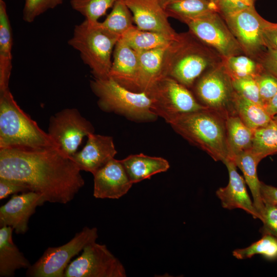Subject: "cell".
<instances>
[{"mask_svg":"<svg viewBox=\"0 0 277 277\" xmlns=\"http://www.w3.org/2000/svg\"><path fill=\"white\" fill-rule=\"evenodd\" d=\"M81 170L57 147L0 149V177L19 182L44 202L65 204L84 186Z\"/></svg>","mask_w":277,"mask_h":277,"instance_id":"cell-1","label":"cell"},{"mask_svg":"<svg viewBox=\"0 0 277 277\" xmlns=\"http://www.w3.org/2000/svg\"><path fill=\"white\" fill-rule=\"evenodd\" d=\"M222 62L219 53L188 31L178 33L168 47L163 72L165 76L190 88L204 73Z\"/></svg>","mask_w":277,"mask_h":277,"instance_id":"cell-2","label":"cell"},{"mask_svg":"<svg viewBox=\"0 0 277 277\" xmlns=\"http://www.w3.org/2000/svg\"><path fill=\"white\" fill-rule=\"evenodd\" d=\"M168 124L190 143L215 161L229 159L225 118L208 108L179 115Z\"/></svg>","mask_w":277,"mask_h":277,"instance_id":"cell-3","label":"cell"},{"mask_svg":"<svg viewBox=\"0 0 277 277\" xmlns=\"http://www.w3.org/2000/svg\"><path fill=\"white\" fill-rule=\"evenodd\" d=\"M53 147L57 146L19 107L9 89L0 92V149Z\"/></svg>","mask_w":277,"mask_h":277,"instance_id":"cell-4","label":"cell"},{"mask_svg":"<svg viewBox=\"0 0 277 277\" xmlns=\"http://www.w3.org/2000/svg\"><path fill=\"white\" fill-rule=\"evenodd\" d=\"M120 38L99 25L86 19L75 26L68 44L80 53L94 78H107L112 65L114 47Z\"/></svg>","mask_w":277,"mask_h":277,"instance_id":"cell-5","label":"cell"},{"mask_svg":"<svg viewBox=\"0 0 277 277\" xmlns=\"http://www.w3.org/2000/svg\"><path fill=\"white\" fill-rule=\"evenodd\" d=\"M90 86L98 97V107L104 111L138 122L154 121L158 117L152 111L151 99L145 92L130 91L110 77H94Z\"/></svg>","mask_w":277,"mask_h":277,"instance_id":"cell-6","label":"cell"},{"mask_svg":"<svg viewBox=\"0 0 277 277\" xmlns=\"http://www.w3.org/2000/svg\"><path fill=\"white\" fill-rule=\"evenodd\" d=\"M146 93L151 99L152 111L167 123L179 115L208 108L187 87L169 76L161 78Z\"/></svg>","mask_w":277,"mask_h":277,"instance_id":"cell-7","label":"cell"},{"mask_svg":"<svg viewBox=\"0 0 277 277\" xmlns=\"http://www.w3.org/2000/svg\"><path fill=\"white\" fill-rule=\"evenodd\" d=\"M98 238L96 227H85L68 242L58 247H48L43 255L27 269L29 277H64L71 259L89 243Z\"/></svg>","mask_w":277,"mask_h":277,"instance_id":"cell-8","label":"cell"},{"mask_svg":"<svg viewBox=\"0 0 277 277\" xmlns=\"http://www.w3.org/2000/svg\"><path fill=\"white\" fill-rule=\"evenodd\" d=\"M193 87L198 101L204 106L225 118L235 113L232 78L222 62L204 73Z\"/></svg>","mask_w":277,"mask_h":277,"instance_id":"cell-9","label":"cell"},{"mask_svg":"<svg viewBox=\"0 0 277 277\" xmlns=\"http://www.w3.org/2000/svg\"><path fill=\"white\" fill-rule=\"evenodd\" d=\"M125 268L105 245L88 244L68 265L64 277H125Z\"/></svg>","mask_w":277,"mask_h":277,"instance_id":"cell-10","label":"cell"},{"mask_svg":"<svg viewBox=\"0 0 277 277\" xmlns=\"http://www.w3.org/2000/svg\"><path fill=\"white\" fill-rule=\"evenodd\" d=\"M185 24L189 31L222 57L244 54L224 18L217 11L207 13Z\"/></svg>","mask_w":277,"mask_h":277,"instance_id":"cell-11","label":"cell"},{"mask_svg":"<svg viewBox=\"0 0 277 277\" xmlns=\"http://www.w3.org/2000/svg\"><path fill=\"white\" fill-rule=\"evenodd\" d=\"M223 18L244 54L256 60L266 49L264 33L271 23L263 18L254 5Z\"/></svg>","mask_w":277,"mask_h":277,"instance_id":"cell-12","label":"cell"},{"mask_svg":"<svg viewBox=\"0 0 277 277\" xmlns=\"http://www.w3.org/2000/svg\"><path fill=\"white\" fill-rule=\"evenodd\" d=\"M94 132L92 124L77 109L66 108L50 117L48 133L58 148L71 157L83 138Z\"/></svg>","mask_w":277,"mask_h":277,"instance_id":"cell-13","label":"cell"},{"mask_svg":"<svg viewBox=\"0 0 277 277\" xmlns=\"http://www.w3.org/2000/svg\"><path fill=\"white\" fill-rule=\"evenodd\" d=\"M44 203L42 196L34 191L14 194L0 207V227H11L16 234H25L28 230L30 217L36 207Z\"/></svg>","mask_w":277,"mask_h":277,"instance_id":"cell-14","label":"cell"},{"mask_svg":"<svg viewBox=\"0 0 277 277\" xmlns=\"http://www.w3.org/2000/svg\"><path fill=\"white\" fill-rule=\"evenodd\" d=\"M139 76L137 52L120 38L113 50L109 77L130 91L140 92Z\"/></svg>","mask_w":277,"mask_h":277,"instance_id":"cell-15","label":"cell"},{"mask_svg":"<svg viewBox=\"0 0 277 277\" xmlns=\"http://www.w3.org/2000/svg\"><path fill=\"white\" fill-rule=\"evenodd\" d=\"M93 175V196L97 199H118L131 188L130 181L120 160L114 158Z\"/></svg>","mask_w":277,"mask_h":277,"instance_id":"cell-16","label":"cell"},{"mask_svg":"<svg viewBox=\"0 0 277 277\" xmlns=\"http://www.w3.org/2000/svg\"><path fill=\"white\" fill-rule=\"evenodd\" d=\"M86 144L71 158L80 169L94 174L114 159L117 151L113 138L110 136L90 133Z\"/></svg>","mask_w":277,"mask_h":277,"instance_id":"cell-17","label":"cell"},{"mask_svg":"<svg viewBox=\"0 0 277 277\" xmlns=\"http://www.w3.org/2000/svg\"><path fill=\"white\" fill-rule=\"evenodd\" d=\"M132 12L134 23L139 29L158 32L175 36L164 8L159 0H123Z\"/></svg>","mask_w":277,"mask_h":277,"instance_id":"cell-18","label":"cell"},{"mask_svg":"<svg viewBox=\"0 0 277 277\" xmlns=\"http://www.w3.org/2000/svg\"><path fill=\"white\" fill-rule=\"evenodd\" d=\"M223 163L228 171L229 181L226 187L219 188L216 192L222 207L229 210L242 209L253 218L261 221V216L247 192L244 178L238 172L235 164L229 159Z\"/></svg>","mask_w":277,"mask_h":277,"instance_id":"cell-19","label":"cell"},{"mask_svg":"<svg viewBox=\"0 0 277 277\" xmlns=\"http://www.w3.org/2000/svg\"><path fill=\"white\" fill-rule=\"evenodd\" d=\"M13 229L9 226L0 228V276L12 277L16 270L28 269L31 265L12 240Z\"/></svg>","mask_w":277,"mask_h":277,"instance_id":"cell-20","label":"cell"},{"mask_svg":"<svg viewBox=\"0 0 277 277\" xmlns=\"http://www.w3.org/2000/svg\"><path fill=\"white\" fill-rule=\"evenodd\" d=\"M120 161L133 184L149 179L155 174L166 172L170 167L166 159L143 153L131 154Z\"/></svg>","mask_w":277,"mask_h":277,"instance_id":"cell-21","label":"cell"},{"mask_svg":"<svg viewBox=\"0 0 277 277\" xmlns=\"http://www.w3.org/2000/svg\"><path fill=\"white\" fill-rule=\"evenodd\" d=\"M169 46L137 52L140 64L139 89L140 92H148L161 78L164 58Z\"/></svg>","mask_w":277,"mask_h":277,"instance_id":"cell-22","label":"cell"},{"mask_svg":"<svg viewBox=\"0 0 277 277\" xmlns=\"http://www.w3.org/2000/svg\"><path fill=\"white\" fill-rule=\"evenodd\" d=\"M12 32L6 4L0 0V92L9 89L12 70Z\"/></svg>","mask_w":277,"mask_h":277,"instance_id":"cell-23","label":"cell"},{"mask_svg":"<svg viewBox=\"0 0 277 277\" xmlns=\"http://www.w3.org/2000/svg\"><path fill=\"white\" fill-rule=\"evenodd\" d=\"M227 143L229 159L251 150L254 131L247 127L236 115L232 114L225 118Z\"/></svg>","mask_w":277,"mask_h":277,"instance_id":"cell-24","label":"cell"},{"mask_svg":"<svg viewBox=\"0 0 277 277\" xmlns=\"http://www.w3.org/2000/svg\"><path fill=\"white\" fill-rule=\"evenodd\" d=\"M231 160L243 172L244 180L249 187L254 205L263 220L265 205L261 195V183L258 178L256 168L259 164L251 150L241 152Z\"/></svg>","mask_w":277,"mask_h":277,"instance_id":"cell-25","label":"cell"},{"mask_svg":"<svg viewBox=\"0 0 277 277\" xmlns=\"http://www.w3.org/2000/svg\"><path fill=\"white\" fill-rule=\"evenodd\" d=\"M177 35L171 36L158 32L143 30L134 26L121 38L134 50L141 52L167 46Z\"/></svg>","mask_w":277,"mask_h":277,"instance_id":"cell-26","label":"cell"},{"mask_svg":"<svg viewBox=\"0 0 277 277\" xmlns=\"http://www.w3.org/2000/svg\"><path fill=\"white\" fill-rule=\"evenodd\" d=\"M169 17L183 23L207 13L217 11L218 8L211 0H172L164 7Z\"/></svg>","mask_w":277,"mask_h":277,"instance_id":"cell-27","label":"cell"},{"mask_svg":"<svg viewBox=\"0 0 277 277\" xmlns=\"http://www.w3.org/2000/svg\"><path fill=\"white\" fill-rule=\"evenodd\" d=\"M233 104L235 114L247 127L253 131L265 126L272 120L263 106L235 92Z\"/></svg>","mask_w":277,"mask_h":277,"instance_id":"cell-28","label":"cell"},{"mask_svg":"<svg viewBox=\"0 0 277 277\" xmlns=\"http://www.w3.org/2000/svg\"><path fill=\"white\" fill-rule=\"evenodd\" d=\"M251 151L259 164L266 156L277 153V124L273 119L254 131Z\"/></svg>","mask_w":277,"mask_h":277,"instance_id":"cell-29","label":"cell"},{"mask_svg":"<svg viewBox=\"0 0 277 277\" xmlns=\"http://www.w3.org/2000/svg\"><path fill=\"white\" fill-rule=\"evenodd\" d=\"M132 12L123 0H117L105 19L99 25L113 35L121 38L130 28L134 26Z\"/></svg>","mask_w":277,"mask_h":277,"instance_id":"cell-30","label":"cell"},{"mask_svg":"<svg viewBox=\"0 0 277 277\" xmlns=\"http://www.w3.org/2000/svg\"><path fill=\"white\" fill-rule=\"evenodd\" d=\"M222 63L232 80L255 78L263 70L256 60L244 54L222 57Z\"/></svg>","mask_w":277,"mask_h":277,"instance_id":"cell-31","label":"cell"},{"mask_svg":"<svg viewBox=\"0 0 277 277\" xmlns=\"http://www.w3.org/2000/svg\"><path fill=\"white\" fill-rule=\"evenodd\" d=\"M232 254L239 260L250 259L260 254L268 260H275L277 259V239L270 234H263L259 241L246 248L233 250Z\"/></svg>","mask_w":277,"mask_h":277,"instance_id":"cell-32","label":"cell"},{"mask_svg":"<svg viewBox=\"0 0 277 277\" xmlns=\"http://www.w3.org/2000/svg\"><path fill=\"white\" fill-rule=\"evenodd\" d=\"M117 0H71V7L90 23H96Z\"/></svg>","mask_w":277,"mask_h":277,"instance_id":"cell-33","label":"cell"},{"mask_svg":"<svg viewBox=\"0 0 277 277\" xmlns=\"http://www.w3.org/2000/svg\"><path fill=\"white\" fill-rule=\"evenodd\" d=\"M64 0H26L23 11V19L32 23L39 15L63 3Z\"/></svg>","mask_w":277,"mask_h":277,"instance_id":"cell-34","label":"cell"},{"mask_svg":"<svg viewBox=\"0 0 277 277\" xmlns=\"http://www.w3.org/2000/svg\"><path fill=\"white\" fill-rule=\"evenodd\" d=\"M232 81L234 90L236 93L263 106L255 78H241Z\"/></svg>","mask_w":277,"mask_h":277,"instance_id":"cell-35","label":"cell"},{"mask_svg":"<svg viewBox=\"0 0 277 277\" xmlns=\"http://www.w3.org/2000/svg\"><path fill=\"white\" fill-rule=\"evenodd\" d=\"M255 79L264 106L277 93V77L263 69Z\"/></svg>","mask_w":277,"mask_h":277,"instance_id":"cell-36","label":"cell"},{"mask_svg":"<svg viewBox=\"0 0 277 277\" xmlns=\"http://www.w3.org/2000/svg\"><path fill=\"white\" fill-rule=\"evenodd\" d=\"M264 205L261 233L262 235H272L277 239V206L268 204Z\"/></svg>","mask_w":277,"mask_h":277,"instance_id":"cell-37","label":"cell"},{"mask_svg":"<svg viewBox=\"0 0 277 277\" xmlns=\"http://www.w3.org/2000/svg\"><path fill=\"white\" fill-rule=\"evenodd\" d=\"M256 60L264 70L277 77V50L267 48Z\"/></svg>","mask_w":277,"mask_h":277,"instance_id":"cell-38","label":"cell"},{"mask_svg":"<svg viewBox=\"0 0 277 277\" xmlns=\"http://www.w3.org/2000/svg\"><path fill=\"white\" fill-rule=\"evenodd\" d=\"M23 184L7 179L0 177V200H3L12 194L29 191Z\"/></svg>","mask_w":277,"mask_h":277,"instance_id":"cell-39","label":"cell"},{"mask_svg":"<svg viewBox=\"0 0 277 277\" xmlns=\"http://www.w3.org/2000/svg\"><path fill=\"white\" fill-rule=\"evenodd\" d=\"M248 6L241 0H219L217 7L219 13L224 17Z\"/></svg>","mask_w":277,"mask_h":277,"instance_id":"cell-40","label":"cell"},{"mask_svg":"<svg viewBox=\"0 0 277 277\" xmlns=\"http://www.w3.org/2000/svg\"><path fill=\"white\" fill-rule=\"evenodd\" d=\"M261 195L264 204L277 206V187L261 182Z\"/></svg>","mask_w":277,"mask_h":277,"instance_id":"cell-41","label":"cell"},{"mask_svg":"<svg viewBox=\"0 0 277 277\" xmlns=\"http://www.w3.org/2000/svg\"><path fill=\"white\" fill-rule=\"evenodd\" d=\"M264 37L266 48L277 50V23H271L265 30Z\"/></svg>","mask_w":277,"mask_h":277,"instance_id":"cell-42","label":"cell"},{"mask_svg":"<svg viewBox=\"0 0 277 277\" xmlns=\"http://www.w3.org/2000/svg\"><path fill=\"white\" fill-rule=\"evenodd\" d=\"M264 107L272 117L277 114V93L264 105Z\"/></svg>","mask_w":277,"mask_h":277,"instance_id":"cell-43","label":"cell"},{"mask_svg":"<svg viewBox=\"0 0 277 277\" xmlns=\"http://www.w3.org/2000/svg\"><path fill=\"white\" fill-rule=\"evenodd\" d=\"M172 0H159L161 5L164 8L165 6Z\"/></svg>","mask_w":277,"mask_h":277,"instance_id":"cell-44","label":"cell"},{"mask_svg":"<svg viewBox=\"0 0 277 277\" xmlns=\"http://www.w3.org/2000/svg\"><path fill=\"white\" fill-rule=\"evenodd\" d=\"M245 5L247 6L254 5V3L252 0H241Z\"/></svg>","mask_w":277,"mask_h":277,"instance_id":"cell-45","label":"cell"},{"mask_svg":"<svg viewBox=\"0 0 277 277\" xmlns=\"http://www.w3.org/2000/svg\"><path fill=\"white\" fill-rule=\"evenodd\" d=\"M272 119L277 124V114L272 117Z\"/></svg>","mask_w":277,"mask_h":277,"instance_id":"cell-46","label":"cell"},{"mask_svg":"<svg viewBox=\"0 0 277 277\" xmlns=\"http://www.w3.org/2000/svg\"><path fill=\"white\" fill-rule=\"evenodd\" d=\"M213 3H214L216 5V6L217 7L218 6V3H219V0H211ZM218 8V7H217Z\"/></svg>","mask_w":277,"mask_h":277,"instance_id":"cell-47","label":"cell"},{"mask_svg":"<svg viewBox=\"0 0 277 277\" xmlns=\"http://www.w3.org/2000/svg\"><path fill=\"white\" fill-rule=\"evenodd\" d=\"M254 3H255L256 0H252Z\"/></svg>","mask_w":277,"mask_h":277,"instance_id":"cell-48","label":"cell"}]
</instances>
